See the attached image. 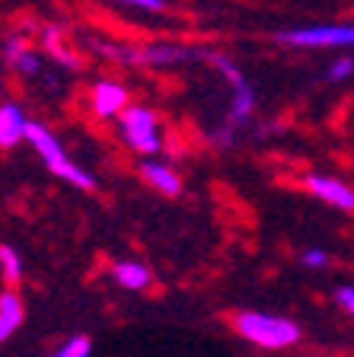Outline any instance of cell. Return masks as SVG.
<instances>
[{
    "label": "cell",
    "instance_id": "1",
    "mask_svg": "<svg viewBox=\"0 0 354 357\" xmlns=\"http://www.w3.org/2000/svg\"><path fill=\"white\" fill-rule=\"evenodd\" d=\"M233 328L239 338H246L256 348L265 351H290L300 344L303 332L294 319L288 316H274V312H258V310H246L233 316Z\"/></svg>",
    "mask_w": 354,
    "mask_h": 357
},
{
    "label": "cell",
    "instance_id": "2",
    "mask_svg": "<svg viewBox=\"0 0 354 357\" xmlns=\"http://www.w3.org/2000/svg\"><path fill=\"white\" fill-rule=\"evenodd\" d=\"M26 141L36 147V153L45 160V166L54 172L58 178H64V182H71V185L83 188V192H89V188H96V178L89 176L87 169H80L77 163H71L64 153V147H61V141L54 137L48 128L42 125V121H29L26 125Z\"/></svg>",
    "mask_w": 354,
    "mask_h": 357
},
{
    "label": "cell",
    "instance_id": "3",
    "mask_svg": "<svg viewBox=\"0 0 354 357\" xmlns=\"http://www.w3.org/2000/svg\"><path fill=\"white\" fill-rule=\"evenodd\" d=\"M96 52L105 58L118 61V64L131 67H170V64H185V61L198 58V52L185 48V45H109V42H93Z\"/></svg>",
    "mask_w": 354,
    "mask_h": 357
},
{
    "label": "cell",
    "instance_id": "4",
    "mask_svg": "<svg viewBox=\"0 0 354 357\" xmlns=\"http://www.w3.org/2000/svg\"><path fill=\"white\" fill-rule=\"evenodd\" d=\"M118 131L125 137V144L134 153L154 160L163 150V137H160V119L156 112L147 105H128L121 115H118Z\"/></svg>",
    "mask_w": 354,
    "mask_h": 357
},
{
    "label": "cell",
    "instance_id": "5",
    "mask_svg": "<svg viewBox=\"0 0 354 357\" xmlns=\"http://www.w3.org/2000/svg\"><path fill=\"white\" fill-rule=\"evenodd\" d=\"M274 42L288 45V48H354V26L323 22V26H307V29H284L274 36Z\"/></svg>",
    "mask_w": 354,
    "mask_h": 357
},
{
    "label": "cell",
    "instance_id": "6",
    "mask_svg": "<svg viewBox=\"0 0 354 357\" xmlns=\"http://www.w3.org/2000/svg\"><path fill=\"white\" fill-rule=\"evenodd\" d=\"M128 99H131L128 89L115 80H99L89 89V105H93L96 119H118L128 109Z\"/></svg>",
    "mask_w": 354,
    "mask_h": 357
},
{
    "label": "cell",
    "instance_id": "7",
    "mask_svg": "<svg viewBox=\"0 0 354 357\" xmlns=\"http://www.w3.org/2000/svg\"><path fill=\"white\" fill-rule=\"evenodd\" d=\"M303 185L310 188L319 201L325 204H332L339 211H354V188L341 178H332V176H323V172H310V176L303 178Z\"/></svg>",
    "mask_w": 354,
    "mask_h": 357
},
{
    "label": "cell",
    "instance_id": "8",
    "mask_svg": "<svg viewBox=\"0 0 354 357\" xmlns=\"http://www.w3.org/2000/svg\"><path fill=\"white\" fill-rule=\"evenodd\" d=\"M140 176H144V182H147L150 188H156V192L166 195V198H176V195L182 192V178H179V172L172 169L170 163H160L156 156L140 163Z\"/></svg>",
    "mask_w": 354,
    "mask_h": 357
},
{
    "label": "cell",
    "instance_id": "9",
    "mask_svg": "<svg viewBox=\"0 0 354 357\" xmlns=\"http://www.w3.org/2000/svg\"><path fill=\"white\" fill-rule=\"evenodd\" d=\"M26 112L16 102H0V150H13L26 137Z\"/></svg>",
    "mask_w": 354,
    "mask_h": 357
},
{
    "label": "cell",
    "instance_id": "10",
    "mask_svg": "<svg viewBox=\"0 0 354 357\" xmlns=\"http://www.w3.org/2000/svg\"><path fill=\"white\" fill-rule=\"evenodd\" d=\"M22 319H26V306H22L20 294L16 290H3L0 294V344L7 338H13L16 328L22 326Z\"/></svg>",
    "mask_w": 354,
    "mask_h": 357
},
{
    "label": "cell",
    "instance_id": "11",
    "mask_svg": "<svg viewBox=\"0 0 354 357\" xmlns=\"http://www.w3.org/2000/svg\"><path fill=\"white\" fill-rule=\"evenodd\" d=\"M42 48L52 54L61 67H67V70H77V67H80V58L64 45V29H61L58 22H52V26L42 29Z\"/></svg>",
    "mask_w": 354,
    "mask_h": 357
},
{
    "label": "cell",
    "instance_id": "12",
    "mask_svg": "<svg viewBox=\"0 0 354 357\" xmlns=\"http://www.w3.org/2000/svg\"><path fill=\"white\" fill-rule=\"evenodd\" d=\"M112 278H115L118 287L125 290H147L154 284V275H150L147 265H140V261H115L112 265Z\"/></svg>",
    "mask_w": 354,
    "mask_h": 357
},
{
    "label": "cell",
    "instance_id": "13",
    "mask_svg": "<svg viewBox=\"0 0 354 357\" xmlns=\"http://www.w3.org/2000/svg\"><path fill=\"white\" fill-rule=\"evenodd\" d=\"M252 112H256V89L246 83V86L233 89V102H230V128H239L252 119Z\"/></svg>",
    "mask_w": 354,
    "mask_h": 357
},
{
    "label": "cell",
    "instance_id": "14",
    "mask_svg": "<svg viewBox=\"0 0 354 357\" xmlns=\"http://www.w3.org/2000/svg\"><path fill=\"white\" fill-rule=\"evenodd\" d=\"M207 61H211V67H214L217 74L223 77V80L230 83V86L233 89H239V86H246V77H243V70H239V67L233 64V61L227 58V54H217V52H207L205 54Z\"/></svg>",
    "mask_w": 354,
    "mask_h": 357
},
{
    "label": "cell",
    "instance_id": "15",
    "mask_svg": "<svg viewBox=\"0 0 354 357\" xmlns=\"http://www.w3.org/2000/svg\"><path fill=\"white\" fill-rule=\"evenodd\" d=\"M0 275L7 284L22 281V259L13 245H0Z\"/></svg>",
    "mask_w": 354,
    "mask_h": 357
},
{
    "label": "cell",
    "instance_id": "16",
    "mask_svg": "<svg viewBox=\"0 0 354 357\" xmlns=\"http://www.w3.org/2000/svg\"><path fill=\"white\" fill-rule=\"evenodd\" d=\"M89 354H93V344H89L87 335H74L58 351H52V357H89Z\"/></svg>",
    "mask_w": 354,
    "mask_h": 357
},
{
    "label": "cell",
    "instance_id": "17",
    "mask_svg": "<svg viewBox=\"0 0 354 357\" xmlns=\"http://www.w3.org/2000/svg\"><path fill=\"white\" fill-rule=\"evenodd\" d=\"M26 52H29V42H26V36H10L7 42H3V58H7L10 67H13Z\"/></svg>",
    "mask_w": 354,
    "mask_h": 357
},
{
    "label": "cell",
    "instance_id": "18",
    "mask_svg": "<svg viewBox=\"0 0 354 357\" xmlns=\"http://www.w3.org/2000/svg\"><path fill=\"white\" fill-rule=\"evenodd\" d=\"M13 70H16V74H22V77H38V74H42V58H38V54L29 48V52H26L13 64Z\"/></svg>",
    "mask_w": 354,
    "mask_h": 357
},
{
    "label": "cell",
    "instance_id": "19",
    "mask_svg": "<svg viewBox=\"0 0 354 357\" xmlns=\"http://www.w3.org/2000/svg\"><path fill=\"white\" fill-rule=\"evenodd\" d=\"M348 77H354V58H335L332 67L325 70V80H332V83L348 80Z\"/></svg>",
    "mask_w": 354,
    "mask_h": 357
},
{
    "label": "cell",
    "instance_id": "20",
    "mask_svg": "<svg viewBox=\"0 0 354 357\" xmlns=\"http://www.w3.org/2000/svg\"><path fill=\"white\" fill-rule=\"evenodd\" d=\"M300 261L307 268H325V265H329V255H325L323 249H307V252L300 255Z\"/></svg>",
    "mask_w": 354,
    "mask_h": 357
},
{
    "label": "cell",
    "instance_id": "21",
    "mask_svg": "<svg viewBox=\"0 0 354 357\" xmlns=\"http://www.w3.org/2000/svg\"><path fill=\"white\" fill-rule=\"evenodd\" d=\"M335 303H339L348 316H354V287H339L335 290Z\"/></svg>",
    "mask_w": 354,
    "mask_h": 357
},
{
    "label": "cell",
    "instance_id": "22",
    "mask_svg": "<svg viewBox=\"0 0 354 357\" xmlns=\"http://www.w3.org/2000/svg\"><path fill=\"white\" fill-rule=\"evenodd\" d=\"M118 3H128V7H140V10H163L166 0H118Z\"/></svg>",
    "mask_w": 354,
    "mask_h": 357
},
{
    "label": "cell",
    "instance_id": "23",
    "mask_svg": "<svg viewBox=\"0 0 354 357\" xmlns=\"http://www.w3.org/2000/svg\"><path fill=\"white\" fill-rule=\"evenodd\" d=\"M214 141H217V144H221V147H227V144H230V141H233V128H230V125H223V128H221V131H217V134H214Z\"/></svg>",
    "mask_w": 354,
    "mask_h": 357
},
{
    "label": "cell",
    "instance_id": "24",
    "mask_svg": "<svg viewBox=\"0 0 354 357\" xmlns=\"http://www.w3.org/2000/svg\"><path fill=\"white\" fill-rule=\"evenodd\" d=\"M0 96H3V74H0Z\"/></svg>",
    "mask_w": 354,
    "mask_h": 357
},
{
    "label": "cell",
    "instance_id": "25",
    "mask_svg": "<svg viewBox=\"0 0 354 357\" xmlns=\"http://www.w3.org/2000/svg\"><path fill=\"white\" fill-rule=\"evenodd\" d=\"M307 357H319V354H307Z\"/></svg>",
    "mask_w": 354,
    "mask_h": 357
}]
</instances>
